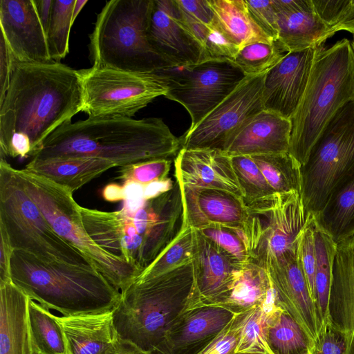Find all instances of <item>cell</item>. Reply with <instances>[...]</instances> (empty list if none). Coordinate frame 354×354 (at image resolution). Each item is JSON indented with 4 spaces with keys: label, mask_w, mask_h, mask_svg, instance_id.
<instances>
[{
    "label": "cell",
    "mask_w": 354,
    "mask_h": 354,
    "mask_svg": "<svg viewBox=\"0 0 354 354\" xmlns=\"http://www.w3.org/2000/svg\"><path fill=\"white\" fill-rule=\"evenodd\" d=\"M82 99L80 71L12 57L8 86L0 98V159L6 160L8 151L32 158L53 131L82 111Z\"/></svg>",
    "instance_id": "cell-1"
},
{
    "label": "cell",
    "mask_w": 354,
    "mask_h": 354,
    "mask_svg": "<svg viewBox=\"0 0 354 354\" xmlns=\"http://www.w3.org/2000/svg\"><path fill=\"white\" fill-rule=\"evenodd\" d=\"M180 140L161 118H90L57 127L31 159L88 157L116 167L169 159L180 150Z\"/></svg>",
    "instance_id": "cell-2"
},
{
    "label": "cell",
    "mask_w": 354,
    "mask_h": 354,
    "mask_svg": "<svg viewBox=\"0 0 354 354\" xmlns=\"http://www.w3.org/2000/svg\"><path fill=\"white\" fill-rule=\"evenodd\" d=\"M80 212L84 229L97 245L141 272L187 227L182 189L176 180L171 189L147 200L133 212L82 206Z\"/></svg>",
    "instance_id": "cell-3"
},
{
    "label": "cell",
    "mask_w": 354,
    "mask_h": 354,
    "mask_svg": "<svg viewBox=\"0 0 354 354\" xmlns=\"http://www.w3.org/2000/svg\"><path fill=\"white\" fill-rule=\"evenodd\" d=\"M198 294L192 262L145 281H134L120 292L113 308L119 338L151 353L176 319L197 306Z\"/></svg>",
    "instance_id": "cell-4"
},
{
    "label": "cell",
    "mask_w": 354,
    "mask_h": 354,
    "mask_svg": "<svg viewBox=\"0 0 354 354\" xmlns=\"http://www.w3.org/2000/svg\"><path fill=\"white\" fill-rule=\"evenodd\" d=\"M10 273L30 299L61 316L111 310L120 296L93 266L47 261L21 250H13Z\"/></svg>",
    "instance_id": "cell-5"
},
{
    "label": "cell",
    "mask_w": 354,
    "mask_h": 354,
    "mask_svg": "<svg viewBox=\"0 0 354 354\" xmlns=\"http://www.w3.org/2000/svg\"><path fill=\"white\" fill-rule=\"evenodd\" d=\"M354 100V50L344 38L321 48L295 114L288 153L302 166L317 138L336 112Z\"/></svg>",
    "instance_id": "cell-6"
},
{
    "label": "cell",
    "mask_w": 354,
    "mask_h": 354,
    "mask_svg": "<svg viewBox=\"0 0 354 354\" xmlns=\"http://www.w3.org/2000/svg\"><path fill=\"white\" fill-rule=\"evenodd\" d=\"M153 0H111L97 15L90 35L93 66L132 73L171 68L152 46L148 34Z\"/></svg>",
    "instance_id": "cell-7"
},
{
    "label": "cell",
    "mask_w": 354,
    "mask_h": 354,
    "mask_svg": "<svg viewBox=\"0 0 354 354\" xmlns=\"http://www.w3.org/2000/svg\"><path fill=\"white\" fill-rule=\"evenodd\" d=\"M0 224L14 250L47 261L93 266L80 251L55 232L27 192L19 169L4 159H0Z\"/></svg>",
    "instance_id": "cell-8"
},
{
    "label": "cell",
    "mask_w": 354,
    "mask_h": 354,
    "mask_svg": "<svg viewBox=\"0 0 354 354\" xmlns=\"http://www.w3.org/2000/svg\"><path fill=\"white\" fill-rule=\"evenodd\" d=\"M26 189L55 232L80 251L106 279L120 292L141 272L133 265L97 245L83 225L80 205L71 190L45 178L19 169Z\"/></svg>",
    "instance_id": "cell-9"
},
{
    "label": "cell",
    "mask_w": 354,
    "mask_h": 354,
    "mask_svg": "<svg viewBox=\"0 0 354 354\" xmlns=\"http://www.w3.org/2000/svg\"><path fill=\"white\" fill-rule=\"evenodd\" d=\"M243 200L247 209L243 230L250 262L266 270L283 254L297 252L298 236L313 215L299 193Z\"/></svg>",
    "instance_id": "cell-10"
},
{
    "label": "cell",
    "mask_w": 354,
    "mask_h": 354,
    "mask_svg": "<svg viewBox=\"0 0 354 354\" xmlns=\"http://www.w3.org/2000/svg\"><path fill=\"white\" fill-rule=\"evenodd\" d=\"M354 165V100L342 106L326 125L301 167L300 196L317 214L334 187Z\"/></svg>",
    "instance_id": "cell-11"
},
{
    "label": "cell",
    "mask_w": 354,
    "mask_h": 354,
    "mask_svg": "<svg viewBox=\"0 0 354 354\" xmlns=\"http://www.w3.org/2000/svg\"><path fill=\"white\" fill-rule=\"evenodd\" d=\"M82 109L90 118H132L168 87L156 73L138 74L92 66L80 70Z\"/></svg>",
    "instance_id": "cell-12"
},
{
    "label": "cell",
    "mask_w": 354,
    "mask_h": 354,
    "mask_svg": "<svg viewBox=\"0 0 354 354\" xmlns=\"http://www.w3.org/2000/svg\"><path fill=\"white\" fill-rule=\"evenodd\" d=\"M168 87L165 97L180 104L196 125L226 98L246 77L228 59H208L182 67L167 68L157 73Z\"/></svg>",
    "instance_id": "cell-13"
},
{
    "label": "cell",
    "mask_w": 354,
    "mask_h": 354,
    "mask_svg": "<svg viewBox=\"0 0 354 354\" xmlns=\"http://www.w3.org/2000/svg\"><path fill=\"white\" fill-rule=\"evenodd\" d=\"M265 74L247 76L218 105L179 138L181 149L225 151L230 141L252 116L263 110Z\"/></svg>",
    "instance_id": "cell-14"
},
{
    "label": "cell",
    "mask_w": 354,
    "mask_h": 354,
    "mask_svg": "<svg viewBox=\"0 0 354 354\" xmlns=\"http://www.w3.org/2000/svg\"><path fill=\"white\" fill-rule=\"evenodd\" d=\"M1 37L12 57L20 62H54L33 0L0 1Z\"/></svg>",
    "instance_id": "cell-15"
},
{
    "label": "cell",
    "mask_w": 354,
    "mask_h": 354,
    "mask_svg": "<svg viewBox=\"0 0 354 354\" xmlns=\"http://www.w3.org/2000/svg\"><path fill=\"white\" fill-rule=\"evenodd\" d=\"M266 270L280 306L301 326L310 342V349L322 323L296 252L283 254Z\"/></svg>",
    "instance_id": "cell-16"
},
{
    "label": "cell",
    "mask_w": 354,
    "mask_h": 354,
    "mask_svg": "<svg viewBox=\"0 0 354 354\" xmlns=\"http://www.w3.org/2000/svg\"><path fill=\"white\" fill-rule=\"evenodd\" d=\"M321 48L288 52L266 73L263 88L265 110L291 120L303 97L315 56Z\"/></svg>",
    "instance_id": "cell-17"
},
{
    "label": "cell",
    "mask_w": 354,
    "mask_h": 354,
    "mask_svg": "<svg viewBox=\"0 0 354 354\" xmlns=\"http://www.w3.org/2000/svg\"><path fill=\"white\" fill-rule=\"evenodd\" d=\"M148 34L154 49L171 68L207 60L202 45L180 18L174 0H153Z\"/></svg>",
    "instance_id": "cell-18"
},
{
    "label": "cell",
    "mask_w": 354,
    "mask_h": 354,
    "mask_svg": "<svg viewBox=\"0 0 354 354\" xmlns=\"http://www.w3.org/2000/svg\"><path fill=\"white\" fill-rule=\"evenodd\" d=\"M236 313L223 306L203 305L184 311L150 354H196L211 342Z\"/></svg>",
    "instance_id": "cell-19"
},
{
    "label": "cell",
    "mask_w": 354,
    "mask_h": 354,
    "mask_svg": "<svg viewBox=\"0 0 354 354\" xmlns=\"http://www.w3.org/2000/svg\"><path fill=\"white\" fill-rule=\"evenodd\" d=\"M180 185L221 189L240 198L243 194L227 153L207 149H180L174 160Z\"/></svg>",
    "instance_id": "cell-20"
},
{
    "label": "cell",
    "mask_w": 354,
    "mask_h": 354,
    "mask_svg": "<svg viewBox=\"0 0 354 354\" xmlns=\"http://www.w3.org/2000/svg\"><path fill=\"white\" fill-rule=\"evenodd\" d=\"M180 186L187 225L194 230L214 225L243 227L247 209L242 198L221 189Z\"/></svg>",
    "instance_id": "cell-21"
},
{
    "label": "cell",
    "mask_w": 354,
    "mask_h": 354,
    "mask_svg": "<svg viewBox=\"0 0 354 354\" xmlns=\"http://www.w3.org/2000/svg\"><path fill=\"white\" fill-rule=\"evenodd\" d=\"M192 263L198 294L197 306L218 305L227 292L236 272L243 266L232 260L197 230Z\"/></svg>",
    "instance_id": "cell-22"
},
{
    "label": "cell",
    "mask_w": 354,
    "mask_h": 354,
    "mask_svg": "<svg viewBox=\"0 0 354 354\" xmlns=\"http://www.w3.org/2000/svg\"><path fill=\"white\" fill-rule=\"evenodd\" d=\"M329 321L354 354V233L337 243L329 300Z\"/></svg>",
    "instance_id": "cell-23"
},
{
    "label": "cell",
    "mask_w": 354,
    "mask_h": 354,
    "mask_svg": "<svg viewBox=\"0 0 354 354\" xmlns=\"http://www.w3.org/2000/svg\"><path fill=\"white\" fill-rule=\"evenodd\" d=\"M291 130V120L263 109L240 128L225 152L230 156L288 152Z\"/></svg>",
    "instance_id": "cell-24"
},
{
    "label": "cell",
    "mask_w": 354,
    "mask_h": 354,
    "mask_svg": "<svg viewBox=\"0 0 354 354\" xmlns=\"http://www.w3.org/2000/svg\"><path fill=\"white\" fill-rule=\"evenodd\" d=\"M54 317L62 330L66 354H104L119 338L113 309Z\"/></svg>",
    "instance_id": "cell-25"
},
{
    "label": "cell",
    "mask_w": 354,
    "mask_h": 354,
    "mask_svg": "<svg viewBox=\"0 0 354 354\" xmlns=\"http://www.w3.org/2000/svg\"><path fill=\"white\" fill-rule=\"evenodd\" d=\"M30 298L12 281H0V354H34Z\"/></svg>",
    "instance_id": "cell-26"
},
{
    "label": "cell",
    "mask_w": 354,
    "mask_h": 354,
    "mask_svg": "<svg viewBox=\"0 0 354 354\" xmlns=\"http://www.w3.org/2000/svg\"><path fill=\"white\" fill-rule=\"evenodd\" d=\"M278 39L288 52L321 48L335 32L317 15L312 0H297L291 9L277 14Z\"/></svg>",
    "instance_id": "cell-27"
},
{
    "label": "cell",
    "mask_w": 354,
    "mask_h": 354,
    "mask_svg": "<svg viewBox=\"0 0 354 354\" xmlns=\"http://www.w3.org/2000/svg\"><path fill=\"white\" fill-rule=\"evenodd\" d=\"M115 167L116 166L113 163L102 159L71 157L47 160L31 159L24 169L74 192Z\"/></svg>",
    "instance_id": "cell-28"
},
{
    "label": "cell",
    "mask_w": 354,
    "mask_h": 354,
    "mask_svg": "<svg viewBox=\"0 0 354 354\" xmlns=\"http://www.w3.org/2000/svg\"><path fill=\"white\" fill-rule=\"evenodd\" d=\"M314 218L317 227L336 243L354 233V165L338 181Z\"/></svg>",
    "instance_id": "cell-29"
},
{
    "label": "cell",
    "mask_w": 354,
    "mask_h": 354,
    "mask_svg": "<svg viewBox=\"0 0 354 354\" xmlns=\"http://www.w3.org/2000/svg\"><path fill=\"white\" fill-rule=\"evenodd\" d=\"M214 22L240 49L255 42L273 43L251 16L245 0H207Z\"/></svg>",
    "instance_id": "cell-30"
},
{
    "label": "cell",
    "mask_w": 354,
    "mask_h": 354,
    "mask_svg": "<svg viewBox=\"0 0 354 354\" xmlns=\"http://www.w3.org/2000/svg\"><path fill=\"white\" fill-rule=\"evenodd\" d=\"M271 288L267 270L248 262L236 272L227 292L216 306L236 314L262 305Z\"/></svg>",
    "instance_id": "cell-31"
},
{
    "label": "cell",
    "mask_w": 354,
    "mask_h": 354,
    "mask_svg": "<svg viewBox=\"0 0 354 354\" xmlns=\"http://www.w3.org/2000/svg\"><path fill=\"white\" fill-rule=\"evenodd\" d=\"M279 313L270 314L258 306L236 313L232 321L238 338L234 353L274 354L268 345L267 332L270 321Z\"/></svg>",
    "instance_id": "cell-32"
},
{
    "label": "cell",
    "mask_w": 354,
    "mask_h": 354,
    "mask_svg": "<svg viewBox=\"0 0 354 354\" xmlns=\"http://www.w3.org/2000/svg\"><path fill=\"white\" fill-rule=\"evenodd\" d=\"M315 304L322 324L329 321V300L337 243L315 223Z\"/></svg>",
    "instance_id": "cell-33"
},
{
    "label": "cell",
    "mask_w": 354,
    "mask_h": 354,
    "mask_svg": "<svg viewBox=\"0 0 354 354\" xmlns=\"http://www.w3.org/2000/svg\"><path fill=\"white\" fill-rule=\"evenodd\" d=\"M250 156L275 193L300 194L301 166L288 152Z\"/></svg>",
    "instance_id": "cell-34"
},
{
    "label": "cell",
    "mask_w": 354,
    "mask_h": 354,
    "mask_svg": "<svg viewBox=\"0 0 354 354\" xmlns=\"http://www.w3.org/2000/svg\"><path fill=\"white\" fill-rule=\"evenodd\" d=\"M28 319L35 353L66 354L62 330L50 310L30 299Z\"/></svg>",
    "instance_id": "cell-35"
},
{
    "label": "cell",
    "mask_w": 354,
    "mask_h": 354,
    "mask_svg": "<svg viewBox=\"0 0 354 354\" xmlns=\"http://www.w3.org/2000/svg\"><path fill=\"white\" fill-rule=\"evenodd\" d=\"M268 345L274 354H307L310 342L297 322L283 310L270 322Z\"/></svg>",
    "instance_id": "cell-36"
},
{
    "label": "cell",
    "mask_w": 354,
    "mask_h": 354,
    "mask_svg": "<svg viewBox=\"0 0 354 354\" xmlns=\"http://www.w3.org/2000/svg\"><path fill=\"white\" fill-rule=\"evenodd\" d=\"M194 241L195 230L187 225L181 234L135 281L147 280L192 262Z\"/></svg>",
    "instance_id": "cell-37"
},
{
    "label": "cell",
    "mask_w": 354,
    "mask_h": 354,
    "mask_svg": "<svg viewBox=\"0 0 354 354\" xmlns=\"http://www.w3.org/2000/svg\"><path fill=\"white\" fill-rule=\"evenodd\" d=\"M288 53L279 40L255 42L241 48L232 62L246 77L256 76L266 73Z\"/></svg>",
    "instance_id": "cell-38"
},
{
    "label": "cell",
    "mask_w": 354,
    "mask_h": 354,
    "mask_svg": "<svg viewBox=\"0 0 354 354\" xmlns=\"http://www.w3.org/2000/svg\"><path fill=\"white\" fill-rule=\"evenodd\" d=\"M75 3V0H53L46 39L50 57L55 62H59L68 53Z\"/></svg>",
    "instance_id": "cell-39"
},
{
    "label": "cell",
    "mask_w": 354,
    "mask_h": 354,
    "mask_svg": "<svg viewBox=\"0 0 354 354\" xmlns=\"http://www.w3.org/2000/svg\"><path fill=\"white\" fill-rule=\"evenodd\" d=\"M244 200H254L275 194L250 156H231Z\"/></svg>",
    "instance_id": "cell-40"
},
{
    "label": "cell",
    "mask_w": 354,
    "mask_h": 354,
    "mask_svg": "<svg viewBox=\"0 0 354 354\" xmlns=\"http://www.w3.org/2000/svg\"><path fill=\"white\" fill-rule=\"evenodd\" d=\"M198 230L240 265L250 262L247 239L241 227L214 225Z\"/></svg>",
    "instance_id": "cell-41"
},
{
    "label": "cell",
    "mask_w": 354,
    "mask_h": 354,
    "mask_svg": "<svg viewBox=\"0 0 354 354\" xmlns=\"http://www.w3.org/2000/svg\"><path fill=\"white\" fill-rule=\"evenodd\" d=\"M174 1L182 21L203 46L209 27L214 23V14L207 0Z\"/></svg>",
    "instance_id": "cell-42"
},
{
    "label": "cell",
    "mask_w": 354,
    "mask_h": 354,
    "mask_svg": "<svg viewBox=\"0 0 354 354\" xmlns=\"http://www.w3.org/2000/svg\"><path fill=\"white\" fill-rule=\"evenodd\" d=\"M315 227V221L313 214L298 236L296 254L299 264L306 280L311 297L315 303V276L316 256L314 236Z\"/></svg>",
    "instance_id": "cell-43"
},
{
    "label": "cell",
    "mask_w": 354,
    "mask_h": 354,
    "mask_svg": "<svg viewBox=\"0 0 354 354\" xmlns=\"http://www.w3.org/2000/svg\"><path fill=\"white\" fill-rule=\"evenodd\" d=\"M171 160L158 159L120 167L115 178L125 182H136L147 185L152 182L168 178Z\"/></svg>",
    "instance_id": "cell-44"
},
{
    "label": "cell",
    "mask_w": 354,
    "mask_h": 354,
    "mask_svg": "<svg viewBox=\"0 0 354 354\" xmlns=\"http://www.w3.org/2000/svg\"><path fill=\"white\" fill-rule=\"evenodd\" d=\"M203 47L207 60L233 61L240 50V48L232 41L214 22L209 27Z\"/></svg>",
    "instance_id": "cell-45"
},
{
    "label": "cell",
    "mask_w": 354,
    "mask_h": 354,
    "mask_svg": "<svg viewBox=\"0 0 354 354\" xmlns=\"http://www.w3.org/2000/svg\"><path fill=\"white\" fill-rule=\"evenodd\" d=\"M310 351V354H346L344 336L330 322H324Z\"/></svg>",
    "instance_id": "cell-46"
},
{
    "label": "cell",
    "mask_w": 354,
    "mask_h": 354,
    "mask_svg": "<svg viewBox=\"0 0 354 354\" xmlns=\"http://www.w3.org/2000/svg\"><path fill=\"white\" fill-rule=\"evenodd\" d=\"M256 23L274 40L278 39L277 15L272 0H245Z\"/></svg>",
    "instance_id": "cell-47"
},
{
    "label": "cell",
    "mask_w": 354,
    "mask_h": 354,
    "mask_svg": "<svg viewBox=\"0 0 354 354\" xmlns=\"http://www.w3.org/2000/svg\"><path fill=\"white\" fill-rule=\"evenodd\" d=\"M232 321L196 354H234L238 338Z\"/></svg>",
    "instance_id": "cell-48"
},
{
    "label": "cell",
    "mask_w": 354,
    "mask_h": 354,
    "mask_svg": "<svg viewBox=\"0 0 354 354\" xmlns=\"http://www.w3.org/2000/svg\"><path fill=\"white\" fill-rule=\"evenodd\" d=\"M351 0H312L313 8L319 18L333 28L340 20Z\"/></svg>",
    "instance_id": "cell-49"
},
{
    "label": "cell",
    "mask_w": 354,
    "mask_h": 354,
    "mask_svg": "<svg viewBox=\"0 0 354 354\" xmlns=\"http://www.w3.org/2000/svg\"><path fill=\"white\" fill-rule=\"evenodd\" d=\"M122 186L124 203L122 209L129 212L136 211L147 201L145 198V185L136 182H125Z\"/></svg>",
    "instance_id": "cell-50"
},
{
    "label": "cell",
    "mask_w": 354,
    "mask_h": 354,
    "mask_svg": "<svg viewBox=\"0 0 354 354\" xmlns=\"http://www.w3.org/2000/svg\"><path fill=\"white\" fill-rule=\"evenodd\" d=\"M0 281H11L10 260L13 248L5 227L0 224Z\"/></svg>",
    "instance_id": "cell-51"
},
{
    "label": "cell",
    "mask_w": 354,
    "mask_h": 354,
    "mask_svg": "<svg viewBox=\"0 0 354 354\" xmlns=\"http://www.w3.org/2000/svg\"><path fill=\"white\" fill-rule=\"evenodd\" d=\"M12 66V57L2 37L0 39V98L8 86Z\"/></svg>",
    "instance_id": "cell-52"
},
{
    "label": "cell",
    "mask_w": 354,
    "mask_h": 354,
    "mask_svg": "<svg viewBox=\"0 0 354 354\" xmlns=\"http://www.w3.org/2000/svg\"><path fill=\"white\" fill-rule=\"evenodd\" d=\"M175 182L170 178L157 180L145 185V198L146 200L156 198L171 189Z\"/></svg>",
    "instance_id": "cell-53"
},
{
    "label": "cell",
    "mask_w": 354,
    "mask_h": 354,
    "mask_svg": "<svg viewBox=\"0 0 354 354\" xmlns=\"http://www.w3.org/2000/svg\"><path fill=\"white\" fill-rule=\"evenodd\" d=\"M104 354H150L132 342L118 338Z\"/></svg>",
    "instance_id": "cell-54"
},
{
    "label": "cell",
    "mask_w": 354,
    "mask_h": 354,
    "mask_svg": "<svg viewBox=\"0 0 354 354\" xmlns=\"http://www.w3.org/2000/svg\"><path fill=\"white\" fill-rule=\"evenodd\" d=\"M333 29L335 32L339 30H346L354 35V0L351 1L350 5L344 14Z\"/></svg>",
    "instance_id": "cell-55"
},
{
    "label": "cell",
    "mask_w": 354,
    "mask_h": 354,
    "mask_svg": "<svg viewBox=\"0 0 354 354\" xmlns=\"http://www.w3.org/2000/svg\"><path fill=\"white\" fill-rule=\"evenodd\" d=\"M35 8L41 21V23L44 28V30L47 32L50 16L52 12V7L53 0H33Z\"/></svg>",
    "instance_id": "cell-56"
},
{
    "label": "cell",
    "mask_w": 354,
    "mask_h": 354,
    "mask_svg": "<svg viewBox=\"0 0 354 354\" xmlns=\"http://www.w3.org/2000/svg\"><path fill=\"white\" fill-rule=\"evenodd\" d=\"M102 194L104 199L108 202L124 201L123 186L115 183L106 185Z\"/></svg>",
    "instance_id": "cell-57"
},
{
    "label": "cell",
    "mask_w": 354,
    "mask_h": 354,
    "mask_svg": "<svg viewBox=\"0 0 354 354\" xmlns=\"http://www.w3.org/2000/svg\"><path fill=\"white\" fill-rule=\"evenodd\" d=\"M86 3H88V0H75L73 14V23H74L76 17H77L81 10L84 8Z\"/></svg>",
    "instance_id": "cell-58"
},
{
    "label": "cell",
    "mask_w": 354,
    "mask_h": 354,
    "mask_svg": "<svg viewBox=\"0 0 354 354\" xmlns=\"http://www.w3.org/2000/svg\"><path fill=\"white\" fill-rule=\"evenodd\" d=\"M352 46H353V50H354V35H353V42H352Z\"/></svg>",
    "instance_id": "cell-59"
},
{
    "label": "cell",
    "mask_w": 354,
    "mask_h": 354,
    "mask_svg": "<svg viewBox=\"0 0 354 354\" xmlns=\"http://www.w3.org/2000/svg\"><path fill=\"white\" fill-rule=\"evenodd\" d=\"M307 354H310V351Z\"/></svg>",
    "instance_id": "cell-60"
},
{
    "label": "cell",
    "mask_w": 354,
    "mask_h": 354,
    "mask_svg": "<svg viewBox=\"0 0 354 354\" xmlns=\"http://www.w3.org/2000/svg\"><path fill=\"white\" fill-rule=\"evenodd\" d=\"M234 354H243V353H234Z\"/></svg>",
    "instance_id": "cell-61"
},
{
    "label": "cell",
    "mask_w": 354,
    "mask_h": 354,
    "mask_svg": "<svg viewBox=\"0 0 354 354\" xmlns=\"http://www.w3.org/2000/svg\"><path fill=\"white\" fill-rule=\"evenodd\" d=\"M34 354H36V353H34Z\"/></svg>",
    "instance_id": "cell-62"
}]
</instances>
